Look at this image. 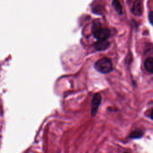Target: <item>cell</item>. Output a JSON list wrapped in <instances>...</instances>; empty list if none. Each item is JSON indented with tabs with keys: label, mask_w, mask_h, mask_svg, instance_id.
<instances>
[{
	"label": "cell",
	"mask_w": 153,
	"mask_h": 153,
	"mask_svg": "<svg viewBox=\"0 0 153 153\" xmlns=\"http://www.w3.org/2000/svg\"><path fill=\"white\" fill-rule=\"evenodd\" d=\"M94 68L102 74H108L113 69L111 61L106 57H103L97 60L94 64Z\"/></svg>",
	"instance_id": "6da1fadb"
},
{
	"label": "cell",
	"mask_w": 153,
	"mask_h": 153,
	"mask_svg": "<svg viewBox=\"0 0 153 153\" xmlns=\"http://www.w3.org/2000/svg\"><path fill=\"white\" fill-rule=\"evenodd\" d=\"M92 33L98 40L107 39L110 35V30L108 28L102 27L100 23H94L92 27Z\"/></svg>",
	"instance_id": "7a4b0ae2"
},
{
	"label": "cell",
	"mask_w": 153,
	"mask_h": 153,
	"mask_svg": "<svg viewBox=\"0 0 153 153\" xmlns=\"http://www.w3.org/2000/svg\"><path fill=\"white\" fill-rule=\"evenodd\" d=\"M102 96L101 95L97 93H95L93 97L91 103V115L94 116L99 109V107L101 103Z\"/></svg>",
	"instance_id": "3957f363"
},
{
	"label": "cell",
	"mask_w": 153,
	"mask_h": 153,
	"mask_svg": "<svg viewBox=\"0 0 153 153\" xmlns=\"http://www.w3.org/2000/svg\"><path fill=\"white\" fill-rule=\"evenodd\" d=\"M131 12L134 15L137 16H139L142 14L143 5L140 0H136L134 2L131 8Z\"/></svg>",
	"instance_id": "277c9868"
},
{
	"label": "cell",
	"mask_w": 153,
	"mask_h": 153,
	"mask_svg": "<svg viewBox=\"0 0 153 153\" xmlns=\"http://www.w3.org/2000/svg\"><path fill=\"white\" fill-rule=\"evenodd\" d=\"M94 47L97 51H103L108 49L110 45V42L107 39L99 40L94 44Z\"/></svg>",
	"instance_id": "5b68a950"
},
{
	"label": "cell",
	"mask_w": 153,
	"mask_h": 153,
	"mask_svg": "<svg viewBox=\"0 0 153 153\" xmlns=\"http://www.w3.org/2000/svg\"><path fill=\"white\" fill-rule=\"evenodd\" d=\"M144 68L145 70L150 74L153 72V59L152 57H148L144 62Z\"/></svg>",
	"instance_id": "8992f818"
},
{
	"label": "cell",
	"mask_w": 153,
	"mask_h": 153,
	"mask_svg": "<svg viewBox=\"0 0 153 153\" xmlns=\"http://www.w3.org/2000/svg\"><path fill=\"white\" fill-rule=\"evenodd\" d=\"M112 5L115 10V11L119 14H123V8L122 5L119 0H113L112 2Z\"/></svg>",
	"instance_id": "52a82bcc"
},
{
	"label": "cell",
	"mask_w": 153,
	"mask_h": 153,
	"mask_svg": "<svg viewBox=\"0 0 153 153\" xmlns=\"http://www.w3.org/2000/svg\"><path fill=\"white\" fill-rule=\"evenodd\" d=\"M143 136V132L141 130H135L130 133V137L135 139V138H140Z\"/></svg>",
	"instance_id": "ba28073f"
},
{
	"label": "cell",
	"mask_w": 153,
	"mask_h": 153,
	"mask_svg": "<svg viewBox=\"0 0 153 153\" xmlns=\"http://www.w3.org/2000/svg\"><path fill=\"white\" fill-rule=\"evenodd\" d=\"M2 112H3V105H2V101L1 94H0V115L2 114Z\"/></svg>",
	"instance_id": "9c48e42d"
},
{
	"label": "cell",
	"mask_w": 153,
	"mask_h": 153,
	"mask_svg": "<svg viewBox=\"0 0 153 153\" xmlns=\"http://www.w3.org/2000/svg\"><path fill=\"white\" fill-rule=\"evenodd\" d=\"M152 12L151 11L148 15V19L149 20V22L151 23H152Z\"/></svg>",
	"instance_id": "30bf717a"
}]
</instances>
